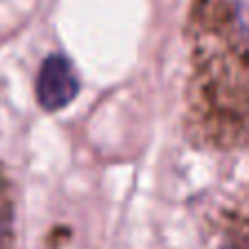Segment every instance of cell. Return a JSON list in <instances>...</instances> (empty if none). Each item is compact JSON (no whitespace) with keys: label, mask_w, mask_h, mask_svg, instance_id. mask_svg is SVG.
Returning a JSON list of instances; mask_svg holds the SVG:
<instances>
[{"label":"cell","mask_w":249,"mask_h":249,"mask_svg":"<svg viewBox=\"0 0 249 249\" xmlns=\"http://www.w3.org/2000/svg\"><path fill=\"white\" fill-rule=\"evenodd\" d=\"M80 90V80L69 62L62 53H53L42 62L38 73V84H36V95L44 110H60L66 104L75 99Z\"/></svg>","instance_id":"7a4b0ae2"},{"label":"cell","mask_w":249,"mask_h":249,"mask_svg":"<svg viewBox=\"0 0 249 249\" xmlns=\"http://www.w3.org/2000/svg\"><path fill=\"white\" fill-rule=\"evenodd\" d=\"M9 223H11L9 212L0 210V249H7V240H9Z\"/></svg>","instance_id":"3957f363"},{"label":"cell","mask_w":249,"mask_h":249,"mask_svg":"<svg viewBox=\"0 0 249 249\" xmlns=\"http://www.w3.org/2000/svg\"><path fill=\"white\" fill-rule=\"evenodd\" d=\"M230 249H249V240H243V243H234Z\"/></svg>","instance_id":"277c9868"},{"label":"cell","mask_w":249,"mask_h":249,"mask_svg":"<svg viewBox=\"0 0 249 249\" xmlns=\"http://www.w3.org/2000/svg\"><path fill=\"white\" fill-rule=\"evenodd\" d=\"M188 40L192 141L221 150L249 143V0H194Z\"/></svg>","instance_id":"6da1fadb"}]
</instances>
